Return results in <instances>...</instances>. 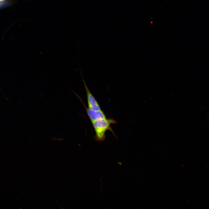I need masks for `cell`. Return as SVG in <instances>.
<instances>
[{"label": "cell", "instance_id": "cell-1", "mask_svg": "<svg viewBox=\"0 0 209 209\" xmlns=\"http://www.w3.org/2000/svg\"><path fill=\"white\" fill-rule=\"evenodd\" d=\"M95 132V139L97 141H103L105 138V133L108 130L114 134L111 125L116 124V122L113 118H107L91 122Z\"/></svg>", "mask_w": 209, "mask_h": 209}, {"label": "cell", "instance_id": "cell-2", "mask_svg": "<svg viewBox=\"0 0 209 209\" xmlns=\"http://www.w3.org/2000/svg\"><path fill=\"white\" fill-rule=\"evenodd\" d=\"M79 67L80 73L86 92L88 108L92 110L95 111L101 110L99 104L88 88L83 77L80 65Z\"/></svg>", "mask_w": 209, "mask_h": 209}, {"label": "cell", "instance_id": "cell-3", "mask_svg": "<svg viewBox=\"0 0 209 209\" xmlns=\"http://www.w3.org/2000/svg\"><path fill=\"white\" fill-rule=\"evenodd\" d=\"M83 104L91 122L107 118L105 114L101 109L97 111L92 110L86 107L84 103Z\"/></svg>", "mask_w": 209, "mask_h": 209}]
</instances>
